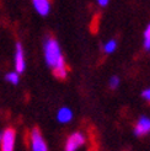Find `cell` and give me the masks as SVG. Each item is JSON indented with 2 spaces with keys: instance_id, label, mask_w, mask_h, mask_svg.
<instances>
[{
  "instance_id": "cell-13",
  "label": "cell",
  "mask_w": 150,
  "mask_h": 151,
  "mask_svg": "<svg viewBox=\"0 0 150 151\" xmlns=\"http://www.w3.org/2000/svg\"><path fill=\"white\" fill-rule=\"evenodd\" d=\"M141 96H143V99H144V100H146V101L150 102V87L146 88V90H144V91L141 92Z\"/></svg>"
},
{
  "instance_id": "cell-8",
  "label": "cell",
  "mask_w": 150,
  "mask_h": 151,
  "mask_svg": "<svg viewBox=\"0 0 150 151\" xmlns=\"http://www.w3.org/2000/svg\"><path fill=\"white\" fill-rule=\"evenodd\" d=\"M32 5L41 16H47L50 11L49 0H32Z\"/></svg>"
},
{
  "instance_id": "cell-2",
  "label": "cell",
  "mask_w": 150,
  "mask_h": 151,
  "mask_svg": "<svg viewBox=\"0 0 150 151\" xmlns=\"http://www.w3.org/2000/svg\"><path fill=\"white\" fill-rule=\"evenodd\" d=\"M30 151H49L47 141L38 128H32L27 137Z\"/></svg>"
},
{
  "instance_id": "cell-15",
  "label": "cell",
  "mask_w": 150,
  "mask_h": 151,
  "mask_svg": "<svg viewBox=\"0 0 150 151\" xmlns=\"http://www.w3.org/2000/svg\"><path fill=\"white\" fill-rule=\"evenodd\" d=\"M87 151H96V150H94V149H90V150H87Z\"/></svg>"
},
{
  "instance_id": "cell-3",
  "label": "cell",
  "mask_w": 150,
  "mask_h": 151,
  "mask_svg": "<svg viewBox=\"0 0 150 151\" xmlns=\"http://www.w3.org/2000/svg\"><path fill=\"white\" fill-rule=\"evenodd\" d=\"M86 144V135L82 132L71 133L64 142V151H79Z\"/></svg>"
},
{
  "instance_id": "cell-16",
  "label": "cell",
  "mask_w": 150,
  "mask_h": 151,
  "mask_svg": "<svg viewBox=\"0 0 150 151\" xmlns=\"http://www.w3.org/2000/svg\"><path fill=\"white\" fill-rule=\"evenodd\" d=\"M0 140H1V130H0Z\"/></svg>"
},
{
  "instance_id": "cell-6",
  "label": "cell",
  "mask_w": 150,
  "mask_h": 151,
  "mask_svg": "<svg viewBox=\"0 0 150 151\" xmlns=\"http://www.w3.org/2000/svg\"><path fill=\"white\" fill-rule=\"evenodd\" d=\"M133 133L136 137H139V138L150 134V118L146 116H141L136 123V125H134Z\"/></svg>"
},
{
  "instance_id": "cell-14",
  "label": "cell",
  "mask_w": 150,
  "mask_h": 151,
  "mask_svg": "<svg viewBox=\"0 0 150 151\" xmlns=\"http://www.w3.org/2000/svg\"><path fill=\"white\" fill-rule=\"evenodd\" d=\"M99 4H100L101 6H106V5L108 4V0H99Z\"/></svg>"
},
{
  "instance_id": "cell-11",
  "label": "cell",
  "mask_w": 150,
  "mask_h": 151,
  "mask_svg": "<svg viewBox=\"0 0 150 151\" xmlns=\"http://www.w3.org/2000/svg\"><path fill=\"white\" fill-rule=\"evenodd\" d=\"M117 47V43L115 40H110L107 43H106V46H105V52L106 53H112V52H115Z\"/></svg>"
},
{
  "instance_id": "cell-1",
  "label": "cell",
  "mask_w": 150,
  "mask_h": 151,
  "mask_svg": "<svg viewBox=\"0 0 150 151\" xmlns=\"http://www.w3.org/2000/svg\"><path fill=\"white\" fill-rule=\"evenodd\" d=\"M44 59L47 65L53 70L54 76L58 79H65L68 75V68H66L64 57L62 54L61 46L53 37H48L44 41Z\"/></svg>"
},
{
  "instance_id": "cell-10",
  "label": "cell",
  "mask_w": 150,
  "mask_h": 151,
  "mask_svg": "<svg viewBox=\"0 0 150 151\" xmlns=\"http://www.w3.org/2000/svg\"><path fill=\"white\" fill-rule=\"evenodd\" d=\"M144 47L145 49H150V24L148 25L144 32Z\"/></svg>"
},
{
  "instance_id": "cell-7",
  "label": "cell",
  "mask_w": 150,
  "mask_h": 151,
  "mask_svg": "<svg viewBox=\"0 0 150 151\" xmlns=\"http://www.w3.org/2000/svg\"><path fill=\"white\" fill-rule=\"evenodd\" d=\"M73 111L69 107H62L57 112V120L61 124H68L73 120Z\"/></svg>"
},
{
  "instance_id": "cell-5",
  "label": "cell",
  "mask_w": 150,
  "mask_h": 151,
  "mask_svg": "<svg viewBox=\"0 0 150 151\" xmlns=\"http://www.w3.org/2000/svg\"><path fill=\"white\" fill-rule=\"evenodd\" d=\"M15 71L21 74L24 73L26 69V62H25V52H24V47L20 42L16 43V47H15Z\"/></svg>"
},
{
  "instance_id": "cell-4",
  "label": "cell",
  "mask_w": 150,
  "mask_h": 151,
  "mask_svg": "<svg viewBox=\"0 0 150 151\" xmlns=\"http://www.w3.org/2000/svg\"><path fill=\"white\" fill-rule=\"evenodd\" d=\"M16 147V130L14 128H6L1 130L0 151H15Z\"/></svg>"
},
{
  "instance_id": "cell-12",
  "label": "cell",
  "mask_w": 150,
  "mask_h": 151,
  "mask_svg": "<svg viewBox=\"0 0 150 151\" xmlns=\"http://www.w3.org/2000/svg\"><path fill=\"white\" fill-rule=\"evenodd\" d=\"M119 86V79L118 76H112L110 79V87L111 88H117Z\"/></svg>"
},
{
  "instance_id": "cell-9",
  "label": "cell",
  "mask_w": 150,
  "mask_h": 151,
  "mask_svg": "<svg viewBox=\"0 0 150 151\" xmlns=\"http://www.w3.org/2000/svg\"><path fill=\"white\" fill-rule=\"evenodd\" d=\"M5 80L12 85H17L20 82V74L16 71H10L5 75Z\"/></svg>"
}]
</instances>
